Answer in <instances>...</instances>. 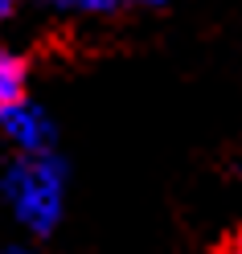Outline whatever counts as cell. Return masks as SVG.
I'll return each mask as SVG.
<instances>
[{
    "label": "cell",
    "mask_w": 242,
    "mask_h": 254,
    "mask_svg": "<svg viewBox=\"0 0 242 254\" xmlns=\"http://www.w3.org/2000/svg\"><path fill=\"white\" fill-rule=\"evenodd\" d=\"M29 103V58L17 50L0 54V111L17 115Z\"/></svg>",
    "instance_id": "1"
},
{
    "label": "cell",
    "mask_w": 242,
    "mask_h": 254,
    "mask_svg": "<svg viewBox=\"0 0 242 254\" xmlns=\"http://www.w3.org/2000/svg\"><path fill=\"white\" fill-rule=\"evenodd\" d=\"M205 254H242V217L238 221H230L214 242L205 246Z\"/></svg>",
    "instance_id": "2"
},
{
    "label": "cell",
    "mask_w": 242,
    "mask_h": 254,
    "mask_svg": "<svg viewBox=\"0 0 242 254\" xmlns=\"http://www.w3.org/2000/svg\"><path fill=\"white\" fill-rule=\"evenodd\" d=\"M54 8H74V12H119L127 0H45Z\"/></svg>",
    "instance_id": "3"
},
{
    "label": "cell",
    "mask_w": 242,
    "mask_h": 254,
    "mask_svg": "<svg viewBox=\"0 0 242 254\" xmlns=\"http://www.w3.org/2000/svg\"><path fill=\"white\" fill-rule=\"evenodd\" d=\"M21 4H25V0H0V17H4V21H8V17H17V8H21Z\"/></svg>",
    "instance_id": "4"
},
{
    "label": "cell",
    "mask_w": 242,
    "mask_h": 254,
    "mask_svg": "<svg viewBox=\"0 0 242 254\" xmlns=\"http://www.w3.org/2000/svg\"><path fill=\"white\" fill-rule=\"evenodd\" d=\"M4 254H29V250H17V246H12V250H4Z\"/></svg>",
    "instance_id": "5"
}]
</instances>
